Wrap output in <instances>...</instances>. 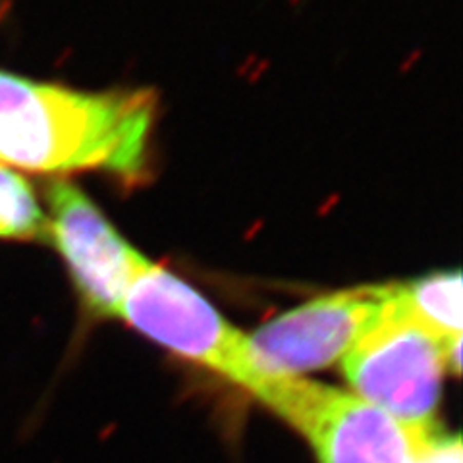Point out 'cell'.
Segmentation results:
<instances>
[{"instance_id":"6da1fadb","label":"cell","mask_w":463,"mask_h":463,"mask_svg":"<svg viewBox=\"0 0 463 463\" xmlns=\"http://www.w3.org/2000/svg\"><path fill=\"white\" fill-rule=\"evenodd\" d=\"M155 104L151 91L83 93L0 72V164L133 180L145 170Z\"/></svg>"},{"instance_id":"7a4b0ae2","label":"cell","mask_w":463,"mask_h":463,"mask_svg":"<svg viewBox=\"0 0 463 463\" xmlns=\"http://www.w3.org/2000/svg\"><path fill=\"white\" fill-rule=\"evenodd\" d=\"M118 317L152 342L249 392L297 432L319 398L322 384L266 371L247 334L230 324L195 287L147 257L136 268Z\"/></svg>"},{"instance_id":"3957f363","label":"cell","mask_w":463,"mask_h":463,"mask_svg":"<svg viewBox=\"0 0 463 463\" xmlns=\"http://www.w3.org/2000/svg\"><path fill=\"white\" fill-rule=\"evenodd\" d=\"M448 343L409 315L394 282L382 317L343 355V376L353 396L384 413L431 425L448 371Z\"/></svg>"},{"instance_id":"277c9868","label":"cell","mask_w":463,"mask_h":463,"mask_svg":"<svg viewBox=\"0 0 463 463\" xmlns=\"http://www.w3.org/2000/svg\"><path fill=\"white\" fill-rule=\"evenodd\" d=\"M301 434L319 463H461L459 436L411 425L322 384Z\"/></svg>"},{"instance_id":"5b68a950","label":"cell","mask_w":463,"mask_h":463,"mask_svg":"<svg viewBox=\"0 0 463 463\" xmlns=\"http://www.w3.org/2000/svg\"><path fill=\"white\" fill-rule=\"evenodd\" d=\"M394 284L359 286L319 296L278 315L249 334L266 371L301 376L343 359L382 317Z\"/></svg>"},{"instance_id":"8992f818","label":"cell","mask_w":463,"mask_h":463,"mask_svg":"<svg viewBox=\"0 0 463 463\" xmlns=\"http://www.w3.org/2000/svg\"><path fill=\"white\" fill-rule=\"evenodd\" d=\"M48 240L66 261L81 301L99 317H118L143 253L124 240L78 185H48Z\"/></svg>"},{"instance_id":"52a82bcc","label":"cell","mask_w":463,"mask_h":463,"mask_svg":"<svg viewBox=\"0 0 463 463\" xmlns=\"http://www.w3.org/2000/svg\"><path fill=\"white\" fill-rule=\"evenodd\" d=\"M409 315L444 342L461 340V272L440 271L398 284Z\"/></svg>"},{"instance_id":"ba28073f","label":"cell","mask_w":463,"mask_h":463,"mask_svg":"<svg viewBox=\"0 0 463 463\" xmlns=\"http://www.w3.org/2000/svg\"><path fill=\"white\" fill-rule=\"evenodd\" d=\"M0 238L48 240V220L27 180L0 164Z\"/></svg>"}]
</instances>
